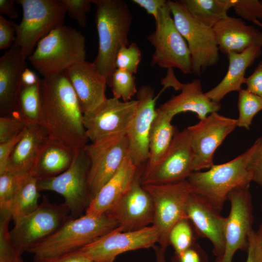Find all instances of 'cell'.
<instances>
[{"label": "cell", "mask_w": 262, "mask_h": 262, "mask_svg": "<svg viewBox=\"0 0 262 262\" xmlns=\"http://www.w3.org/2000/svg\"><path fill=\"white\" fill-rule=\"evenodd\" d=\"M40 126L47 136L77 150L87 144L78 98L65 72L44 77L39 82Z\"/></svg>", "instance_id": "6da1fadb"}, {"label": "cell", "mask_w": 262, "mask_h": 262, "mask_svg": "<svg viewBox=\"0 0 262 262\" xmlns=\"http://www.w3.org/2000/svg\"><path fill=\"white\" fill-rule=\"evenodd\" d=\"M96 6L95 22L98 48L93 63L109 86L116 69L115 61L119 50L128 46V35L132 15L123 0H92Z\"/></svg>", "instance_id": "7a4b0ae2"}, {"label": "cell", "mask_w": 262, "mask_h": 262, "mask_svg": "<svg viewBox=\"0 0 262 262\" xmlns=\"http://www.w3.org/2000/svg\"><path fill=\"white\" fill-rule=\"evenodd\" d=\"M257 141L244 153L206 171H194L187 179L192 193L220 212L229 193L240 186L250 185L252 176L248 168Z\"/></svg>", "instance_id": "3957f363"}, {"label": "cell", "mask_w": 262, "mask_h": 262, "mask_svg": "<svg viewBox=\"0 0 262 262\" xmlns=\"http://www.w3.org/2000/svg\"><path fill=\"white\" fill-rule=\"evenodd\" d=\"M85 38L80 31L64 24L41 39L28 58L43 77L65 72L85 60Z\"/></svg>", "instance_id": "277c9868"}, {"label": "cell", "mask_w": 262, "mask_h": 262, "mask_svg": "<svg viewBox=\"0 0 262 262\" xmlns=\"http://www.w3.org/2000/svg\"><path fill=\"white\" fill-rule=\"evenodd\" d=\"M119 227L107 214L95 217L84 214L72 219L52 236L27 252L34 257L48 258L80 250Z\"/></svg>", "instance_id": "5b68a950"}, {"label": "cell", "mask_w": 262, "mask_h": 262, "mask_svg": "<svg viewBox=\"0 0 262 262\" xmlns=\"http://www.w3.org/2000/svg\"><path fill=\"white\" fill-rule=\"evenodd\" d=\"M22 8L20 23H14V41L23 57L30 55L38 42L57 27L64 24L66 11L61 0H17Z\"/></svg>", "instance_id": "8992f818"}, {"label": "cell", "mask_w": 262, "mask_h": 262, "mask_svg": "<svg viewBox=\"0 0 262 262\" xmlns=\"http://www.w3.org/2000/svg\"><path fill=\"white\" fill-rule=\"evenodd\" d=\"M73 219L64 202L52 203L46 196L33 212L14 223L10 230L13 241L22 254L41 243Z\"/></svg>", "instance_id": "52a82bcc"}, {"label": "cell", "mask_w": 262, "mask_h": 262, "mask_svg": "<svg viewBox=\"0 0 262 262\" xmlns=\"http://www.w3.org/2000/svg\"><path fill=\"white\" fill-rule=\"evenodd\" d=\"M155 20V30L147 37L154 48L151 66L177 68L185 74L192 73L190 50L174 23L168 0L159 10Z\"/></svg>", "instance_id": "ba28073f"}, {"label": "cell", "mask_w": 262, "mask_h": 262, "mask_svg": "<svg viewBox=\"0 0 262 262\" xmlns=\"http://www.w3.org/2000/svg\"><path fill=\"white\" fill-rule=\"evenodd\" d=\"M168 3L174 23L190 50L192 73L199 76L219 60L213 30L196 20L179 0H168Z\"/></svg>", "instance_id": "9c48e42d"}, {"label": "cell", "mask_w": 262, "mask_h": 262, "mask_svg": "<svg viewBox=\"0 0 262 262\" xmlns=\"http://www.w3.org/2000/svg\"><path fill=\"white\" fill-rule=\"evenodd\" d=\"M89 166L83 147L78 149L66 170L55 177L38 179V190L53 191L61 195L72 217H80L84 215L83 213L91 200L88 184Z\"/></svg>", "instance_id": "30bf717a"}, {"label": "cell", "mask_w": 262, "mask_h": 262, "mask_svg": "<svg viewBox=\"0 0 262 262\" xmlns=\"http://www.w3.org/2000/svg\"><path fill=\"white\" fill-rule=\"evenodd\" d=\"M83 149L89 161L88 184L92 200L117 172L128 155L126 133L91 142L86 145Z\"/></svg>", "instance_id": "8fae6325"}, {"label": "cell", "mask_w": 262, "mask_h": 262, "mask_svg": "<svg viewBox=\"0 0 262 262\" xmlns=\"http://www.w3.org/2000/svg\"><path fill=\"white\" fill-rule=\"evenodd\" d=\"M150 195L154 206L152 226L160 234L159 246L166 250L169 231L174 224L185 217V209L192 192L188 180L161 184H144Z\"/></svg>", "instance_id": "7c38bea8"}, {"label": "cell", "mask_w": 262, "mask_h": 262, "mask_svg": "<svg viewBox=\"0 0 262 262\" xmlns=\"http://www.w3.org/2000/svg\"><path fill=\"white\" fill-rule=\"evenodd\" d=\"M194 162L189 131L187 128L176 130L167 150L153 167L144 172L141 183L161 184L186 180L194 171Z\"/></svg>", "instance_id": "4fadbf2b"}, {"label": "cell", "mask_w": 262, "mask_h": 262, "mask_svg": "<svg viewBox=\"0 0 262 262\" xmlns=\"http://www.w3.org/2000/svg\"><path fill=\"white\" fill-rule=\"evenodd\" d=\"M159 238V231L152 225L131 231H123L118 227L80 250L94 262H114L123 253L153 247Z\"/></svg>", "instance_id": "5bb4252c"}, {"label": "cell", "mask_w": 262, "mask_h": 262, "mask_svg": "<svg viewBox=\"0 0 262 262\" xmlns=\"http://www.w3.org/2000/svg\"><path fill=\"white\" fill-rule=\"evenodd\" d=\"M138 101L106 98L92 110L83 114L86 136L92 142L103 138L126 133L136 112Z\"/></svg>", "instance_id": "9a60e30c"}, {"label": "cell", "mask_w": 262, "mask_h": 262, "mask_svg": "<svg viewBox=\"0 0 262 262\" xmlns=\"http://www.w3.org/2000/svg\"><path fill=\"white\" fill-rule=\"evenodd\" d=\"M228 200L230 203V210L227 217L225 251L222 257L214 262H232L237 250L247 251L249 235L253 229V206L249 185L232 190Z\"/></svg>", "instance_id": "2e32d148"}, {"label": "cell", "mask_w": 262, "mask_h": 262, "mask_svg": "<svg viewBox=\"0 0 262 262\" xmlns=\"http://www.w3.org/2000/svg\"><path fill=\"white\" fill-rule=\"evenodd\" d=\"M237 123V119L214 112L187 127L195 153L194 171L209 169L214 165L215 151L234 130Z\"/></svg>", "instance_id": "e0dca14e"}, {"label": "cell", "mask_w": 262, "mask_h": 262, "mask_svg": "<svg viewBox=\"0 0 262 262\" xmlns=\"http://www.w3.org/2000/svg\"><path fill=\"white\" fill-rule=\"evenodd\" d=\"M106 214L117 222L123 231L137 230L152 225L153 203L142 184L140 170L128 190Z\"/></svg>", "instance_id": "ac0fdd59"}, {"label": "cell", "mask_w": 262, "mask_h": 262, "mask_svg": "<svg viewBox=\"0 0 262 262\" xmlns=\"http://www.w3.org/2000/svg\"><path fill=\"white\" fill-rule=\"evenodd\" d=\"M154 89L149 85L141 86L136 94L138 101L136 112L126 132L129 154L138 167L146 164L148 157L149 136L156 115Z\"/></svg>", "instance_id": "d6986e66"}, {"label": "cell", "mask_w": 262, "mask_h": 262, "mask_svg": "<svg viewBox=\"0 0 262 262\" xmlns=\"http://www.w3.org/2000/svg\"><path fill=\"white\" fill-rule=\"evenodd\" d=\"M185 215L192 222L200 237L211 241L215 260L220 259L225 251L227 217L222 216L220 212L192 192L186 202Z\"/></svg>", "instance_id": "ffe728a7"}, {"label": "cell", "mask_w": 262, "mask_h": 262, "mask_svg": "<svg viewBox=\"0 0 262 262\" xmlns=\"http://www.w3.org/2000/svg\"><path fill=\"white\" fill-rule=\"evenodd\" d=\"M78 98L82 112H88L107 98L106 80L94 63L80 62L65 71Z\"/></svg>", "instance_id": "44dd1931"}, {"label": "cell", "mask_w": 262, "mask_h": 262, "mask_svg": "<svg viewBox=\"0 0 262 262\" xmlns=\"http://www.w3.org/2000/svg\"><path fill=\"white\" fill-rule=\"evenodd\" d=\"M219 50L227 56L252 46L262 47V32L241 18L227 16L212 28Z\"/></svg>", "instance_id": "7402d4cb"}, {"label": "cell", "mask_w": 262, "mask_h": 262, "mask_svg": "<svg viewBox=\"0 0 262 262\" xmlns=\"http://www.w3.org/2000/svg\"><path fill=\"white\" fill-rule=\"evenodd\" d=\"M25 60L15 42L0 58V116H13L15 113Z\"/></svg>", "instance_id": "603a6c76"}, {"label": "cell", "mask_w": 262, "mask_h": 262, "mask_svg": "<svg viewBox=\"0 0 262 262\" xmlns=\"http://www.w3.org/2000/svg\"><path fill=\"white\" fill-rule=\"evenodd\" d=\"M140 168L129 153L117 172L91 200L84 214L95 217L106 214L130 188Z\"/></svg>", "instance_id": "cb8c5ba5"}, {"label": "cell", "mask_w": 262, "mask_h": 262, "mask_svg": "<svg viewBox=\"0 0 262 262\" xmlns=\"http://www.w3.org/2000/svg\"><path fill=\"white\" fill-rule=\"evenodd\" d=\"M180 90V94L173 96L157 109L172 118L180 113H194L200 120L221 108L220 102L212 100L203 92L198 79L182 83Z\"/></svg>", "instance_id": "d4e9b609"}, {"label": "cell", "mask_w": 262, "mask_h": 262, "mask_svg": "<svg viewBox=\"0 0 262 262\" xmlns=\"http://www.w3.org/2000/svg\"><path fill=\"white\" fill-rule=\"evenodd\" d=\"M262 47L252 46L241 53H231L227 56L228 70L222 80L215 87L205 92L212 100L220 102L229 93L242 89L246 69L262 54Z\"/></svg>", "instance_id": "484cf974"}, {"label": "cell", "mask_w": 262, "mask_h": 262, "mask_svg": "<svg viewBox=\"0 0 262 262\" xmlns=\"http://www.w3.org/2000/svg\"><path fill=\"white\" fill-rule=\"evenodd\" d=\"M76 150L47 137L43 143L31 173L38 179L56 176L71 165Z\"/></svg>", "instance_id": "4316f807"}, {"label": "cell", "mask_w": 262, "mask_h": 262, "mask_svg": "<svg viewBox=\"0 0 262 262\" xmlns=\"http://www.w3.org/2000/svg\"><path fill=\"white\" fill-rule=\"evenodd\" d=\"M47 137L40 126H27L9 157L6 171L31 172L40 148Z\"/></svg>", "instance_id": "83f0119b"}, {"label": "cell", "mask_w": 262, "mask_h": 262, "mask_svg": "<svg viewBox=\"0 0 262 262\" xmlns=\"http://www.w3.org/2000/svg\"><path fill=\"white\" fill-rule=\"evenodd\" d=\"M172 119L156 109L149 136L148 157L144 171L153 167L167 150L176 131L171 124Z\"/></svg>", "instance_id": "f1b7e54d"}, {"label": "cell", "mask_w": 262, "mask_h": 262, "mask_svg": "<svg viewBox=\"0 0 262 262\" xmlns=\"http://www.w3.org/2000/svg\"><path fill=\"white\" fill-rule=\"evenodd\" d=\"M179 2L197 21L210 28L228 16L229 0H180Z\"/></svg>", "instance_id": "f546056e"}, {"label": "cell", "mask_w": 262, "mask_h": 262, "mask_svg": "<svg viewBox=\"0 0 262 262\" xmlns=\"http://www.w3.org/2000/svg\"><path fill=\"white\" fill-rule=\"evenodd\" d=\"M38 179L31 173L24 178L14 197L11 212L14 223L33 212L38 207L40 197Z\"/></svg>", "instance_id": "4dcf8cb0"}, {"label": "cell", "mask_w": 262, "mask_h": 262, "mask_svg": "<svg viewBox=\"0 0 262 262\" xmlns=\"http://www.w3.org/2000/svg\"><path fill=\"white\" fill-rule=\"evenodd\" d=\"M13 116L21 120L27 126H40L39 83L32 86L21 84L17 96L16 111Z\"/></svg>", "instance_id": "1f68e13d"}, {"label": "cell", "mask_w": 262, "mask_h": 262, "mask_svg": "<svg viewBox=\"0 0 262 262\" xmlns=\"http://www.w3.org/2000/svg\"><path fill=\"white\" fill-rule=\"evenodd\" d=\"M199 237L200 236L191 220L183 217L171 229L168 245L173 248L175 254H180L196 244Z\"/></svg>", "instance_id": "d6a6232c"}, {"label": "cell", "mask_w": 262, "mask_h": 262, "mask_svg": "<svg viewBox=\"0 0 262 262\" xmlns=\"http://www.w3.org/2000/svg\"><path fill=\"white\" fill-rule=\"evenodd\" d=\"M11 220L10 211L0 210V262H23L22 254L11 236L9 226Z\"/></svg>", "instance_id": "836d02e7"}, {"label": "cell", "mask_w": 262, "mask_h": 262, "mask_svg": "<svg viewBox=\"0 0 262 262\" xmlns=\"http://www.w3.org/2000/svg\"><path fill=\"white\" fill-rule=\"evenodd\" d=\"M238 109L237 127L249 130L254 117L262 110V98L242 89L238 94Z\"/></svg>", "instance_id": "e575fe53"}, {"label": "cell", "mask_w": 262, "mask_h": 262, "mask_svg": "<svg viewBox=\"0 0 262 262\" xmlns=\"http://www.w3.org/2000/svg\"><path fill=\"white\" fill-rule=\"evenodd\" d=\"M109 86L112 90L113 97L118 99L122 98L124 101L132 100L138 91L134 74L117 68L113 74Z\"/></svg>", "instance_id": "d590c367"}, {"label": "cell", "mask_w": 262, "mask_h": 262, "mask_svg": "<svg viewBox=\"0 0 262 262\" xmlns=\"http://www.w3.org/2000/svg\"><path fill=\"white\" fill-rule=\"evenodd\" d=\"M29 173H17L6 171L0 174V210L11 211L16 191Z\"/></svg>", "instance_id": "8d00e7d4"}, {"label": "cell", "mask_w": 262, "mask_h": 262, "mask_svg": "<svg viewBox=\"0 0 262 262\" xmlns=\"http://www.w3.org/2000/svg\"><path fill=\"white\" fill-rule=\"evenodd\" d=\"M142 58L141 51L137 44L132 42L121 47L116 55V69L127 71L133 74L137 73Z\"/></svg>", "instance_id": "74e56055"}, {"label": "cell", "mask_w": 262, "mask_h": 262, "mask_svg": "<svg viewBox=\"0 0 262 262\" xmlns=\"http://www.w3.org/2000/svg\"><path fill=\"white\" fill-rule=\"evenodd\" d=\"M231 8L242 19L255 24L262 19V4L259 0H229Z\"/></svg>", "instance_id": "f35d334b"}, {"label": "cell", "mask_w": 262, "mask_h": 262, "mask_svg": "<svg viewBox=\"0 0 262 262\" xmlns=\"http://www.w3.org/2000/svg\"><path fill=\"white\" fill-rule=\"evenodd\" d=\"M66 12L72 19L76 20L79 25L84 28L86 26V15L91 8L92 0H61Z\"/></svg>", "instance_id": "ab89813d"}, {"label": "cell", "mask_w": 262, "mask_h": 262, "mask_svg": "<svg viewBox=\"0 0 262 262\" xmlns=\"http://www.w3.org/2000/svg\"><path fill=\"white\" fill-rule=\"evenodd\" d=\"M27 127L25 123L18 118L11 116H0V143L12 139Z\"/></svg>", "instance_id": "60d3db41"}, {"label": "cell", "mask_w": 262, "mask_h": 262, "mask_svg": "<svg viewBox=\"0 0 262 262\" xmlns=\"http://www.w3.org/2000/svg\"><path fill=\"white\" fill-rule=\"evenodd\" d=\"M171 262H209L207 253L197 243L180 254H174Z\"/></svg>", "instance_id": "b9f144b4"}, {"label": "cell", "mask_w": 262, "mask_h": 262, "mask_svg": "<svg viewBox=\"0 0 262 262\" xmlns=\"http://www.w3.org/2000/svg\"><path fill=\"white\" fill-rule=\"evenodd\" d=\"M257 141V147L249 161L248 168L252 176V181L262 188V137Z\"/></svg>", "instance_id": "7bdbcfd3"}, {"label": "cell", "mask_w": 262, "mask_h": 262, "mask_svg": "<svg viewBox=\"0 0 262 262\" xmlns=\"http://www.w3.org/2000/svg\"><path fill=\"white\" fill-rule=\"evenodd\" d=\"M14 22L8 21L0 15V50L10 49L15 40Z\"/></svg>", "instance_id": "ee69618b"}, {"label": "cell", "mask_w": 262, "mask_h": 262, "mask_svg": "<svg viewBox=\"0 0 262 262\" xmlns=\"http://www.w3.org/2000/svg\"><path fill=\"white\" fill-rule=\"evenodd\" d=\"M26 128L12 139L0 143V174L6 171L9 157L16 144L23 137Z\"/></svg>", "instance_id": "f6af8a7d"}, {"label": "cell", "mask_w": 262, "mask_h": 262, "mask_svg": "<svg viewBox=\"0 0 262 262\" xmlns=\"http://www.w3.org/2000/svg\"><path fill=\"white\" fill-rule=\"evenodd\" d=\"M245 84L248 91L262 98V60L253 73L246 77Z\"/></svg>", "instance_id": "bcb514c9"}, {"label": "cell", "mask_w": 262, "mask_h": 262, "mask_svg": "<svg viewBox=\"0 0 262 262\" xmlns=\"http://www.w3.org/2000/svg\"><path fill=\"white\" fill-rule=\"evenodd\" d=\"M33 262H94L86 257L80 250L48 258L34 257Z\"/></svg>", "instance_id": "7dc6e473"}, {"label": "cell", "mask_w": 262, "mask_h": 262, "mask_svg": "<svg viewBox=\"0 0 262 262\" xmlns=\"http://www.w3.org/2000/svg\"><path fill=\"white\" fill-rule=\"evenodd\" d=\"M246 262H262V255L257 232L252 229L248 237Z\"/></svg>", "instance_id": "c3c4849f"}, {"label": "cell", "mask_w": 262, "mask_h": 262, "mask_svg": "<svg viewBox=\"0 0 262 262\" xmlns=\"http://www.w3.org/2000/svg\"><path fill=\"white\" fill-rule=\"evenodd\" d=\"M132 1L145 10L155 19L158 16L159 10L167 2L166 0H132Z\"/></svg>", "instance_id": "681fc988"}, {"label": "cell", "mask_w": 262, "mask_h": 262, "mask_svg": "<svg viewBox=\"0 0 262 262\" xmlns=\"http://www.w3.org/2000/svg\"><path fill=\"white\" fill-rule=\"evenodd\" d=\"M15 2L14 0H0V15L5 14L12 19L17 18L18 14L15 5Z\"/></svg>", "instance_id": "f907efd6"}, {"label": "cell", "mask_w": 262, "mask_h": 262, "mask_svg": "<svg viewBox=\"0 0 262 262\" xmlns=\"http://www.w3.org/2000/svg\"><path fill=\"white\" fill-rule=\"evenodd\" d=\"M40 80L33 71L26 67L22 73L21 82L22 85L32 86L39 84Z\"/></svg>", "instance_id": "816d5d0a"}, {"label": "cell", "mask_w": 262, "mask_h": 262, "mask_svg": "<svg viewBox=\"0 0 262 262\" xmlns=\"http://www.w3.org/2000/svg\"><path fill=\"white\" fill-rule=\"evenodd\" d=\"M154 249L156 255V262H166L165 252L161 246H154L153 247Z\"/></svg>", "instance_id": "f5cc1de1"}, {"label": "cell", "mask_w": 262, "mask_h": 262, "mask_svg": "<svg viewBox=\"0 0 262 262\" xmlns=\"http://www.w3.org/2000/svg\"><path fill=\"white\" fill-rule=\"evenodd\" d=\"M259 239L261 252L262 255V222L257 231H256Z\"/></svg>", "instance_id": "db71d44e"}, {"label": "cell", "mask_w": 262, "mask_h": 262, "mask_svg": "<svg viewBox=\"0 0 262 262\" xmlns=\"http://www.w3.org/2000/svg\"><path fill=\"white\" fill-rule=\"evenodd\" d=\"M256 25L259 26L262 28V23L260 21H258L256 24Z\"/></svg>", "instance_id": "11a10c76"}, {"label": "cell", "mask_w": 262, "mask_h": 262, "mask_svg": "<svg viewBox=\"0 0 262 262\" xmlns=\"http://www.w3.org/2000/svg\"><path fill=\"white\" fill-rule=\"evenodd\" d=\"M261 2H262V0H261Z\"/></svg>", "instance_id": "9f6ffc18"}, {"label": "cell", "mask_w": 262, "mask_h": 262, "mask_svg": "<svg viewBox=\"0 0 262 262\" xmlns=\"http://www.w3.org/2000/svg\"></svg>", "instance_id": "6f0895ef"}]
</instances>
